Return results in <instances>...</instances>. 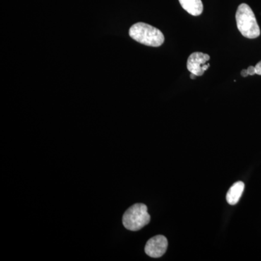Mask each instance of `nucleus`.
I'll list each match as a JSON object with an SVG mask.
<instances>
[{
  "instance_id": "nucleus-2",
  "label": "nucleus",
  "mask_w": 261,
  "mask_h": 261,
  "mask_svg": "<svg viewBox=\"0 0 261 261\" xmlns=\"http://www.w3.org/2000/svg\"><path fill=\"white\" fill-rule=\"evenodd\" d=\"M238 30L243 37L255 39L260 35V29L251 8L248 5L241 4L236 13Z\"/></svg>"
},
{
  "instance_id": "nucleus-9",
  "label": "nucleus",
  "mask_w": 261,
  "mask_h": 261,
  "mask_svg": "<svg viewBox=\"0 0 261 261\" xmlns=\"http://www.w3.org/2000/svg\"><path fill=\"white\" fill-rule=\"evenodd\" d=\"M255 71L256 74L261 75V61L259 62L256 65H255Z\"/></svg>"
},
{
  "instance_id": "nucleus-7",
  "label": "nucleus",
  "mask_w": 261,
  "mask_h": 261,
  "mask_svg": "<svg viewBox=\"0 0 261 261\" xmlns=\"http://www.w3.org/2000/svg\"><path fill=\"white\" fill-rule=\"evenodd\" d=\"M182 8L194 16H198L203 11V5L201 0H179Z\"/></svg>"
},
{
  "instance_id": "nucleus-11",
  "label": "nucleus",
  "mask_w": 261,
  "mask_h": 261,
  "mask_svg": "<svg viewBox=\"0 0 261 261\" xmlns=\"http://www.w3.org/2000/svg\"><path fill=\"white\" fill-rule=\"evenodd\" d=\"M190 78H191L192 80H195V79L197 78V75L194 74V73H191V75H190Z\"/></svg>"
},
{
  "instance_id": "nucleus-3",
  "label": "nucleus",
  "mask_w": 261,
  "mask_h": 261,
  "mask_svg": "<svg viewBox=\"0 0 261 261\" xmlns=\"http://www.w3.org/2000/svg\"><path fill=\"white\" fill-rule=\"evenodd\" d=\"M150 216L145 204L137 203L130 206L123 214V224L130 231H139L149 224Z\"/></svg>"
},
{
  "instance_id": "nucleus-5",
  "label": "nucleus",
  "mask_w": 261,
  "mask_h": 261,
  "mask_svg": "<svg viewBox=\"0 0 261 261\" xmlns=\"http://www.w3.org/2000/svg\"><path fill=\"white\" fill-rule=\"evenodd\" d=\"M168 247V240L163 235H157L149 239L146 244L145 252L148 256L158 258L162 257Z\"/></svg>"
},
{
  "instance_id": "nucleus-8",
  "label": "nucleus",
  "mask_w": 261,
  "mask_h": 261,
  "mask_svg": "<svg viewBox=\"0 0 261 261\" xmlns=\"http://www.w3.org/2000/svg\"><path fill=\"white\" fill-rule=\"evenodd\" d=\"M247 70V72H248V74L250 75L256 74V71H255V67L249 66Z\"/></svg>"
},
{
  "instance_id": "nucleus-1",
  "label": "nucleus",
  "mask_w": 261,
  "mask_h": 261,
  "mask_svg": "<svg viewBox=\"0 0 261 261\" xmlns=\"http://www.w3.org/2000/svg\"><path fill=\"white\" fill-rule=\"evenodd\" d=\"M129 35L137 42L149 47H160L165 40L164 35L159 29L145 23H137L132 25Z\"/></svg>"
},
{
  "instance_id": "nucleus-6",
  "label": "nucleus",
  "mask_w": 261,
  "mask_h": 261,
  "mask_svg": "<svg viewBox=\"0 0 261 261\" xmlns=\"http://www.w3.org/2000/svg\"><path fill=\"white\" fill-rule=\"evenodd\" d=\"M244 189H245V184L243 181L236 182L230 187L229 190L226 194V201L229 205H234L238 203L243 195Z\"/></svg>"
},
{
  "instance_id": "nucleus-4",
  "label": "nucleus",
  "mask_w": 261,
  "mask_h": 261,
  "mask_svg": "<svg viewBox=\"0 0 261 261\" xmlns=\"http://www.w3.org/2000/svg\"><path fill=\"white\" fill-rule=\"evenodd\" d=\"M210 61V56L202 53H194L190 55L187 60V69L197 76H201L208 69L210 64L207 62Z\"/></svg>"
},
{
  "instance_id": "nucleus-10",
  "label": "nucleus",
  "mask_w": 261,
  "mask_h": 261,
  "mask_svg": "<svg viewBox=\"0 0 261 261\" xmlns=\"http://www.w3.org/2000/svg\"><path fill=\"white\" fill-rule=\"evenodd\" d=\"M241 75H243V77H247V75H249L248 72H247V70L244 69L242 70Z\"/></svg>"
}]
</instances>
